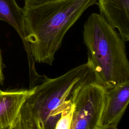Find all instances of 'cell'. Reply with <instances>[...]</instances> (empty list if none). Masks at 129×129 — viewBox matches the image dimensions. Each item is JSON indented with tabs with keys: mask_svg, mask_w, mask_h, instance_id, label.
Listing matches in <instances>:
<instances>
[{
	"mask_svg": "<svg viewBox=\"0 0 129 129\" xmlns=\"http://www.w3.org/2000/svg\"><path fill=\"white\" fill-rule=\"evenodd\" d=\"M42 0H25V2H29V3H32L35 2H38Z\"/></svg>",
	"mask_w": 129,
	"mask_h": 129,
	"instance_id": "obj_13",
	"label": "cell"
},
{
	"mask_svg": "<svg viewBox=\"0 0 129 129\" xmlns=\"http://www.w3.org/2000/svg\"><path fill=\"white\" fill-rule=\"evenodd\" d=\"M129 101V81L106 90L100 125L117 126Z\"/></svg>",
	"mask_w": 129,
	"mask_h": 129,
	"instance_id": "obj_5",
	"label": "cell"
},
{
	"mask_svg": "<svg viewBox=\"0 0 129 129\" xmlns=\"http://www.w3.org/2000/svg\"><path fill=\"white\" fill-rule=\"evenodd\" d=\"M74 105L72 99L64 108L55 126V129H70Z\"/></svg>",
	"mask_w": 129,
	"mask_h": 129,
	"instance_id": "obj_10",
	"label": "cell"
},
{
	"mask_svg": "<svg viewBox=\"0 0 129 129\" xmlns=\"http://www.w3.org/2000/svg\"><path fill=\"white\" fill-rule=\"evenodd\" d=\"M32 88L11 91H0V129H10Z\"/></svg>",
	"mask_w": 129,
	"mask_h": 129,
	"instance_id": "obj_7",
	"label": "cell"
},
{
	"mask_svg": "<svg viewBox=\"0 0 129 129\" xmlns=\"http://www.w3.org/2000/svg\"><path fill=\"white\" fill-rule=\"evenodd\" d=\"M83 34L95 82L108 90L129 81L126 42L101 15L89 16Z\"/></svg>",
	"mask_w": 129,
	"mask_h": 129,
	"instance_id": "obj_2",
	"label": "cell"
},
{
	"mask_svg": "<svg viewBox=\"0 0 129 129\" xmlns=\"http://www.w3.org/2000/svg\"><path fill=\"white\" fill-rule=\"evenodd\" d=\"M106 89L92 81L74 95V105L70 129H98L105 101Z\"/></svg>",
	"mask_w": 129,
	"mask_h": 129,
	"instance_id": "obj_4",
	"label": "cell"
},
{
	"mask_svg": "<svg viewBox=\"0 0 129 129\" xmlns=\"http://www.w3.org/2000/svg\"><path fill=\"white\" fill-rule=\"evenodd\" d=\"M97 0H42L25 2V40L30 68L34 61L51 65L63 38L71 27Z\"/></svg>",
	"mask_w": 129,
	"mask_h": 129,
	"instance_id": "obj_1",
	"label": "cell"
},
{
	"mask_svg": "<svg viewBox=\"0 0 129 129\" xmlns=\"http://www.w3.org/2000/svg\"><path fill=\"white\" fill-rule=\"evenodd\" d=\"M100 14L125 42L129 41V0H97Z\"/></svg>",
	"mask_w": 129,
	"mask_h": 129,
	"instance_id": "obj_6",
	"label": "cell"
},
{
	"mask_svg": "<svg viewBox=\"0 0 129 129\" xmlns=\"http://www.w3.org/2000/svg\"><path fill=\"white\" fill-rule=\"evenodd\" d=\"M0 91H1V90H0Z\"/></svg>",
	"mask_w": 129,
	"mask_h": 129,
	"instance_id": "obj_14",
	"label": "cell"
},
{
	"mask_svg": "<svg viewBox=\"0 0 129 129\" xmlns=\"http://www.w3.org/2000/svg\"><path fill=\"white\" fill-rule=\"evenodd\" d=\"M4 80V75L3 72V62H2V58L0 50V83L2 82Z\"/></svg>",
	"mask_w": 129,
	"mask_h": 129,
	"instance_id": "obj_11",
	"label": "cell"
},
{
	"mask_svg": "<svg viewBox=\"0 0 129 129\" xmlns=\"http://www.w3.org/2000/svg\"><path fill=\"white\" fill-rule=\"evenodd\" d=\"M98 129H118L116 125L113 124H107L100 125Z\"/></svg>",
	"mask_w": 129,
	"mask_h": 129,
	"instance_id": "obj_12",
	"label": "cell"
},
{
	"mask_svg": "<svg viewBox=\"0 0 129 129\" xmlns=\"http://www.w3.org/2000/svg\"><path fill=\"white\" fill-rule=\"evenodd\" d=\"M10 129H35L25 102L22 105L18 115Z\"/></svg>",
	"mask_w": 129,
	"mask_h": 129,
	"instance_id": "obj_9",
	"label": "cell"
},
{
	"mask_svg": "<svg viewBox=\"0 0 129 129\" xmlns=\"http://www.w3.org/2000/svg\"><path fill=\"white\" fill-rule=\"evenodd\" d=\"M94 81L92 66L88 60L56 78H45L31 88L25 104L35 129H55L61 112L75 93Z\"/></svg>",
	"mask_w": 129,
	"mask_h": 129,
	"instance_id": "obj_3",
	"label": "cell"
},
{
	"mask_svg": "<svg viewBox=\"0 0 129 129\" xmlns=\"http://www.w3.org/2000/svg\"><path fill=\"white\" fill-rule=\"evenodd\" d=\"M0 20L8 23L16 30L28 56L29 50L25 40L23 9L19 6L16 0H0Z\"/></svg>",
	"mask_w": 129,
	"mask_h": 129,
	"instance_id": "obj_8",
	"label": "cell"
}]
</instances>
